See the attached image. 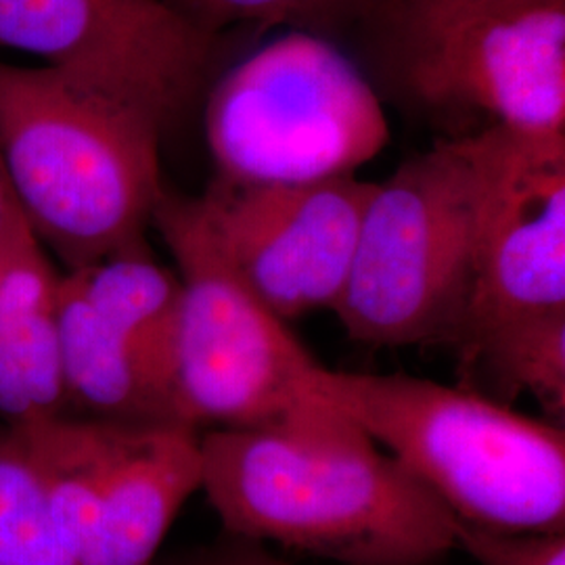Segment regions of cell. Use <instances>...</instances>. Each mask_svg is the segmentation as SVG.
Returning <instances> with one entry per match:
<instances>
[{"mask_svg": "<svg viewBox=\"0 0 565 565\" xmlns=\"http://www.w3.org/2000/svg\"><path fill=\"white\" fill-rule=\"evenodd\" d=\"M60 281L21 216L0 247V424L67 415L60 359Z\"/></svg>", "mask_w": 565, "mask_h": 565, "instance_id": "12", "label": "cell"}, {"mask_svg": "<svg viewBox=\"0 0 565 565\" xmlns=\"http://www.w3.org/2000/svg\"><path fill=\"white\" fill-rule=\"evenodd\" d=\"M527 0H406L404 20H424V18H443L471 9H486L499 4H513Z\"/></svg>", "mask_w": 565, "mask_h": 565, "instance_id": "19", "label": "cell"}, {"mask_svg": "<svg viewBox=\"0 0 565 565\" xmlns=\"http://www.w3.org/2000/svg\"><path fill=\"white\" fill-rule=\"evenodd\" d=\"M162 128L53 67L0 61V158L21 216L65 270L145 239Z\"/></svg>", "mask_w": 565, "mask_h": 565, "instance_id": "2", "label": "cell"}, {"mask_svg": "<svg viewBox=\"0 0 565 565\" xmlns=\"http://www.w3.org/2000/svg\"><path fill=\"white\" fill-rule=\"evenodd\" d=\"M0 565H86L61 534L20 434L0 424Z\"/></svg>", "mask_w": 565, "mask_h": 565, "instance_id": "15", "label": "cell"}, {"mask_svg": "<svg viewBox=\"0 0 565 565\" xmlns=\"http://www.w3.org/2000/svg\"><path fill=\"white\" fill-rule=\"evenodd\" d=\"M408 86L522 132H565V0L404 20Z\"/></svg>", "mask_w": 565, "mask_h": 565, "instance_id": "10", "label": "cell"}, {"mask_svg": "<svg viewBox=\"0 0 565 565\" xmlns=\"http://www.w3.org/2000/svg\"><path fill=\"white\" fill-rule=\"evenodd\" d=\"M57 319L67 406L102 422L177 424L168 394L132 343L103 319L65 273H61Z\"/></svg>", "mask_w": 565, "mask_h": 565, "instance_id": "13", "label": "cell"}, {"mask_svg": "<svg viewBox=\"0 0 565 565\" xmlns=\"http://www.w3.org/2000/svg\"><path fill=\"white\" fill-rule=\"evenodd\" d=\"M20 218V205L15 200V193H13V186L9 181L4 162L0 158V247H2V243L7 242L9 233L13 231V226L18 224Z\"/></svg>", "mask_w": 565, "mask_h": 565, "instance_id": "20", "label": "cell"}, {"mask_svg": "<svg viewBox=\"0 0 565 565\" xmlns=\"http://www.w3.org/2000/svg\"><path fill=\"white\" fill-rule=\"evenodd\" d=\"M151 224L179 268L174 417L191 429L266 424L302 403L312 354L247 287L212 237L198 198L163 189Z\"/></svg>", "mask_w": 565, "mask_h": 565, "instance_id": "6", "label": "cell"}, {"mask_svg": "<svg viewBox=\"0 0 565 565\" xmlns=\"http://www.w3.org/2000/svg\"><path fill=\"white\" fill-rule=\"evenodd\" d=\"M484 168L478 264L459 366L527 324L565 315V132L492 124L469 135Z\"/></svg>", "mask_w": 565, "mask_h": 565, "instance_id": "7", "label": "cell"}, {"mask_svg": "<svg viewBox=\"0 0 565 565\" xmlns=\"http://www.w3.org/2000/svg\"><path fill=\"white\" fill-rule=\"evenodd\" d=\"M375 189L354 174L294 184L216 177L198 200L224 258L287 323L342 300Z\"/></svg>", "mask_w": 565, "mask_h": 565, "instance_id": "9", "label": "cell"}, {"mask_svg": "<svg viewBox=\"0 0 565 565\" xmlns=\"http://www.w3.org/2000/svg\"><path fill=\"white\" fill-rule=\"evenodd\" d=\"M300 394L361 425L459 522L564 532V425L513 413L469 387L321 364Z\"/></svg>", "mask_w": 565, "mask_h": 565, "instance_id": "3", "label": "cell"}, {"mask_svg": "<svg viewBox=\"0 0 565 565\" xmlns=\"http://www.w3.org/2000/svg\"><path fill=\"white\" fill-rule=\"evenodd\" d=\"M202 490L224 534L340 565H434L457 518L363 427L303 398L281 417L200 436Z\"/></svg>", "mask_w": 565, "mask_h": 565, "instance_id": "1", "label": "cell"}, {"mask_svg": "<svg viewBox=\"0 0 565 565\" xmlns=\"http://www.w3.org/2000/svg\"><path fill=\"white\" fill-rule=\"evenodd\" d=\"M390 137L363 74L329 42L289 34L233 67L210 95L218 179L294 184L350 177Z\"/></svg>", "mask_w": 565, "mask_h": 565, "instance_id": "5", "label": "cell"}, {"mask_svg": "<svg viewBox=\"0 0 565 565\" xmlns=\"http://www.w3.org/2000/svg\"><path fill=\"white\" fill-rule=\"evenodd\" d=\"M186 20L214 34L228 23H281L323 11L333 0H168Z\"/></svg>", "mask_w": 565, "mask_h": 565, "instance_id": "17", "label": "cell"}, {"mask_svg": "<svg viewBox=\"0 0 565 565\" xmlns=\"http://www.w3.org/2000/svg\"><path fill=\"white\" fill-rule=\"evenodd\" d=\"M200 488L195 429L102 422L95 565H156L170 525Z\"/></svg>", "mask_w": 565, "mask_h": 565, "instance_id": "11", "label": "cell"}, {"mask_svg": "<svg viewBox=\"0 0 565 565\" xmlns=\"http://www.w3.org/2000/svg\"><path fill=\"white\" fill-rule=\"evenodd\" d=\"M484 168L471 137L438 142L377 184L335 315L354 342L452 345L478 264Z\"/></svg>", "mask_w": 565, "mask_h": 565, "instance_id": "4", "label": "cell"}, {"mask_svg": "<svg viewBox=\"0 0 565 565\" xmlns=\"http://www.w3.org/2000/svg\"><path fill=\"white\" fill-rule=\"evenodd\" d=\"M156 565H294L275 557L263 543L224 534L210 545L193 546Z\"/></svg>", "mask_w": 565, "mask_h": 565, "instance_id": "18", "label": "cell"}, {"mask_svg": "<svg viewBox=\"0 0 565 565\" xmlns=\"http://www.w3.org/2000/svg\"><path fill=\"white\" fill-rule=\"evenodd\" d=\"M455 536L480 565H565L564 532H501L457 520Z\"/></svg>", "mask_w": 565, "mask_h": 565, "instance_id": "16", "label": "cell"}, {"mask_svg": "<svg viewBox=\"0 0 565 565\" xmlns=\"http://www.w3.org/2000/svg\"><path fill=\"white\" fill-rule=\"evenodd\" d=\"M212 46L168 0H0V49L41 57L162 132L198 97Z\"/></svg>", "mask_w": 565, "mask_h": 565, "instance_id": "8", "label": "cell"}, {"mask_svg": "<svg viewBox=\"0 0 565 565\" xmlns=\"http://www.w3.org/2000/svg\"><path fill=\"white\" fill-rule=\"evenodd\" d=\"M63 273L103 319L132 343L174 411V342L181 306L179 275L151 256L145 239L103 260Z\"/></svg>", "mask_w": 565, "mask_h": 565, "instance_id": "14", "label": "cell"}]
</instances>
